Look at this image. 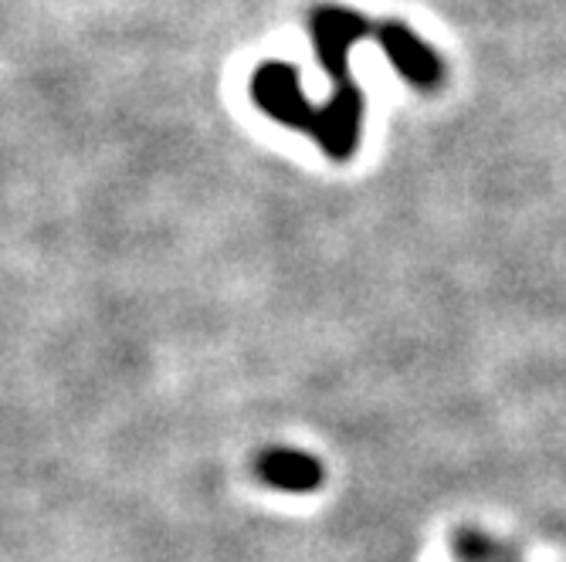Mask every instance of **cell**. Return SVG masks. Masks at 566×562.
Listing matches in <instances>:
<instances>
[{"label": "cell", "instance_id": "6da1fadb", "mask_svg": "<svg viewBox=\"0 0 566 562\" xmlns=\"http://www.w3.org/2000/svg\"><path fill=\"white\" fill-rule=\"evenodd\" d=\"M313 28L316 59L329 72L336 95L326 106H313L298 88V68L285 62H265L251 75V98L265 116L289 129H305L326 149L333 160H349L359 142V119H364V98L349 78V47L356 41H380V24L343 8H319L308 18Z\"/></svg>", "mask_w": 566, "mask_h": 562}, {"label": "cell", "instance_id": "7a4b0ae2", "mask_svg": "<svg viewBox=\"0 0 566 562\" xmlns=\"http://www.w3.org/2000/svg\"><path fill=\"white\" fill-rule=\"evenodd\" d=\"M380 44L387 51V59L397 65L403 78H410L421 88H431L441 82V62L434 51L403 24H380Z\"/></svg>", "mask_w": 566, "mask_h": 562}, {"label": "cell", "instance_id": "3957f363", "mask_svg": "<svg viewBox=\"0 0 566 562\" xmlns=\"http://www.w3.org/2000/svg\"><path fill=\"white\" fill-rule=\"evenodd\" d=\"M254 471H259V478L265 485H272L279 491H295V495L316 491L326 478L316 457H308L302 450H289V447H275V450L259 454Z\"/></svg>", "mask_w": 566, "mask_h": 562}, {"label": "cell", "instance_id": "277c9868", "mask_svg": "<svg viewBox=\"0 0 566 562\" xmlns=\"http://www.w3.org/2000/svg\"><path fill=\"white\" fill-rule=\"evenodd\" d=\"M454 552L461 562H520V555L509 545H502L489 536H479V532H458Z\"/></svg>", "mask_w": 566, "mask_h": 562}]
</instances>
